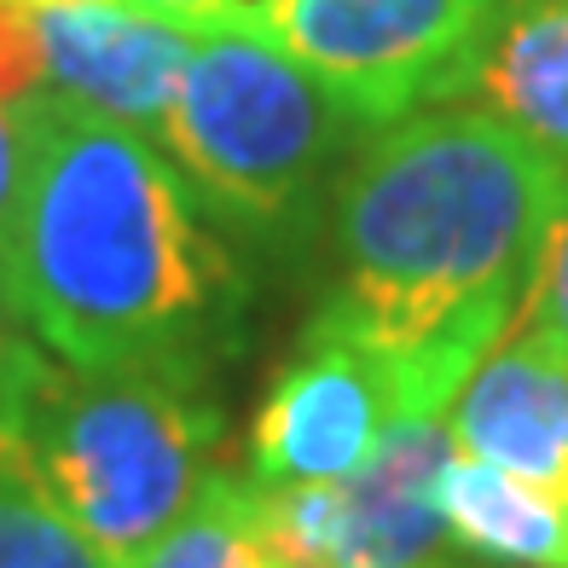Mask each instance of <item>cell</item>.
I'll use <instances>...</instances> for the list:
<instances>
[{
	"label": "cell",
	"mask_w": 568,
	"mask_h": 568,
	"mask_svg": "<svg viewBox=\"0 0 568 568\" xmlns=\"http://www.w3.org/2000/svg\"><path fill=\"white\" fill-rule=\"evenodd\" d=\"M18 180H23L18 116L0 111V307L7 314H18V267H12V255H18Z\"/></svg>",
	"instance_id": "obj_16"
},
{
	"label": "cell",
	"mask_w": 568,
	"mask_h": 568,
	"mask_svg": "<svg viewBox=\"0 0 568 568\" xmlns=\"http://www.w3.org/2000/svg\"><path fill=\"white\" fill-rule=\"evenodd\" d=\"M18 314L82 372L215 377L250 343V267L197 210L163 145L36 93L12 111Z\"/></svg>",
	"instance_id": "obj_1"
},
{
	"label": "cell",
	"mask_w": 568,
	"mask_h": 568,
	"mask_svg": "<svg viewBox=\"0 0 568 568\" xmlns=\"http://www.w3.org/2000/svg\"><path fill=\"white\" fill-rule=\"evenodd\" d=\"M7 424L70 523L111 557H134L197 499L221 447L215 377L82 372L41 343L0 395Z\"/></svg>",
	"instance_id": "obj_4"
},
{
	"label": "cell",
	"mask_w": 568,
	"mask_h": 568,
	"mask_svg": "<svg viewBox=\"0 0 568 568\" xmlns=\"http://www.w3.org/2000/svg\"><path fill=\"white\" fill-rule=\"evenodd\" d=\"M36 93H47L36 0H0V111H18Z\"/></svg>",
	"instance_id": "obj_14"
},
{
	"label": "cell",
	"mask_w": 568,
	"mask_h": 568,
	"mask_svg": "<svg viewBox=\"0 0 568 568\" xmlns=\"http://www.w3.org/2000/svg\"><path fill=\"white\" fill-rule=\"evenodd\" d=\"M366 134L372 128L267 30L255 0H221L192 18L158 145L239 255L284 273L314 262L331 192Z\"/></svg>",
	"instance_id": "obj_3"
},
{
	"label": "cell",
	"mask_w": 568,
	"mask_h": 568,
	"mask_svg": "<svg viewBox=\"0 0 568 568\" xmlns=\"http://www.w3.org/2000/svg\"><path fill=\"white\" fill-rule=\"evenodd\" d=\"M562 163L476 105H424L366 134L331 192L307 337L476 359L523 314Z\"/></svg>",
	"instance_id": "obj_2"
},
{
	"label": "cell",
	"mask_w": 568,
	"mask_h": 568,
	"mask_svg": "<svg viewBox=\"0 0 568 568\" xmlns=\"http://www.w3.org/2000/svg\"><path fill=\"white\" fill-rule=\"evenodd\" d=\"M122 568H278L262 481L250 470H210L197 499Z\"/></svg>",
	"instance_id": "obj_12"
},
{
	"label": "cell",
	"mask_w": 568,
	"mask_h": 568,
	"mask_svg": "<svg viewBox=\"0 0 568 568\" xmlns=\"http://www.w3.org/2000/svg\"><path fill=\"white\" fill-rule=\"evenodd\" d=\"M447 105H476L568 169V0H505Z\"/></svg>",
	"instance_id": "obj_10"
},
{
	"label": "cell",
	"mask_w": 568,
	"mask_h": 568,
	"mask_svg": "<svg viewBox=\"0 0 568 568\" xmlns=\"http://www.w3.org/2000/svg\"><path fill=\"white\" fill-rule=\"evenodd\" d=\"M424 568H458V562H447V557H435V562H424Z\"/></svg>",
	"instance_id": "obj_20"
},
{
	"label": "cell",
	"mask_w": 568,
	"mask_h": 568,
	"mask_svg": "<svg viewBox=\"0 0 568 568\" xmlns=\"http://www.w3.org/2000/svg\"><path fill=\"white\" fill-rule=\"evenodd\" d=\"M0 568H122V557L93 546L47 494L41 470L7 424H0Z\"/></svg>",
	"instance_id": "obj_13"
},
{
	"label": "cell",
	"mask_w": 568,
	"mask_h": 568,
	"mask_svg": "<svg viewBox=\"0 0 568 568\" xmlns=\"http://www.w3.org/2000/svg\"><path fill=\"white\" fill-rule=\"evenodd\" d=\"M464 458L568 494V348L523 302L447 406Z\"/></svg>",
	"instance_id": "obj_8"
},
{
	"label": "cell",
	"mask_w": 568,
	"mask_h": 568,
	"mask_svg": "<svg viewBox=\"0 0 568 568\" xmlns=\"http://www.w3.org/2000/svg\"><path fill=\"white\" fill-rule=\"evenodd\" d=\"M267 30L377 134L447 105L505 0H255Z\"/></svg>",
	"instance_id": "obj_6"
},
{
	"label": "cell",
	"mask_w": 568,
	"mask_h": 568,
	"mask_svg": "<svg viewBox=\"0 0 568 568\" xmlns=\"http://www.w3.org/2000/svg\"><path fill=\"white\" fill-rule=\"evenodd\" d=\"M140 7H158V12H180V18H197V12L221 7V0H140Z\"/></svg>",
	"instance_id": "obj_18"
},
{
	"label": "cell",
	"mask_w": 568,
	"mask_h": 568,
	"mask_svg": "<svg viewBox=\"0 0 568 568\" xmlns=\"http://www.w3.org/2000/svg\"><path fill=\"white\" fill-rule=\"evenodd\" d=\"M30 343L36 337L23 331V320L0 307V395H7V383H12V372H18V359H23V348H30Z\"/></svg>",
	"instance_id": "obj_17"
},
{
	"label": "cell",
	"mask_w": 568,
	"mask_h": 568,
	"mask_svg": "<svg viewBox=\"0 0 568 568\" xmlns=\"http://www.w3.org/2000/svg\"><path fill=\"white\" fill-rule=\"evenodd\" d=\"M36 7H88V0H36Z\"/></svg>",
	"instance_id": "obj_19"
},
{
	"label": "cell",
	"mask_w": 568,
	"mask_h": 568,
	"mask_svg": "<svg viewBox=\"0 0 568 568\" xmlns=\"http://www.w3.org/2000/svg\"><path fill=\"white\" fill-rule=\"evenodd\" d=\"M442 523L458 551L510 568H568V494L453 458L442 476Z\"/></svg>",
	"instance_id": "obj_11"
},
{
	"label": "cell",
	"mask_w": 568,
	"mask_h": 568,
	"mask_svg": "<svg viewBox=\"0 0 568 568\" xmlns=\"http://www.w3.org/2000/svg\"><path fill=\"white\" fill-rule=\"evenodd\" d=\"M528 307L557 331L562 348H568V174H562L557 203H551V215H546V232H539V250H534Z\"/></svg>",
	"instance_id": "obj_15"
},
{
	"label": "cell",
	"mask_w": 568,
	"mask_h": 568,
	"mask_svg": "<svg viewBox=\"0 0 568 568\" xmlns=\"http://www.w3.org/2000/svg\"><path fill=\"white\" fill-rule=\"evenodd\" d=\"M458 458L453 424L412 418L377 442L348 481H325L320 568H424L442 557V476Z\"/></svg>",
	"instance_id": "obj_9"
},
{
	"label": "cell",
	"mask_w": 568,
	"mask_h": 568,
	"mask_svg": "<svg viewBox=\"0 0 568 568\" xmlns=\"http://www.w3.org/2000/svg\"><path fill=\"white\" fill-rule=\"evenodd\" d=\"M470 372L447 354H377L302 331L250 418L244 470L267 487L348 481L395 424L442 418Z\"/></svg>",
	"instance_id": "obj_5"
},
{
	"label": "cell",
	"mask_w": 568,
	"mask_h": 568,
	"mask_svg": "<svg viewBox=\"0 0 568 568\" xmlns=\"http://www.w3.org/2000/svg\"><path fill=\"white\" fill-rule=\"evenodd\" d=\"M36 30L47 93L158 140L186 70L192 18L140 0H88V7H36Z\"/></svg>",
	"instance_id": "obj_7"
}]
</instances>
